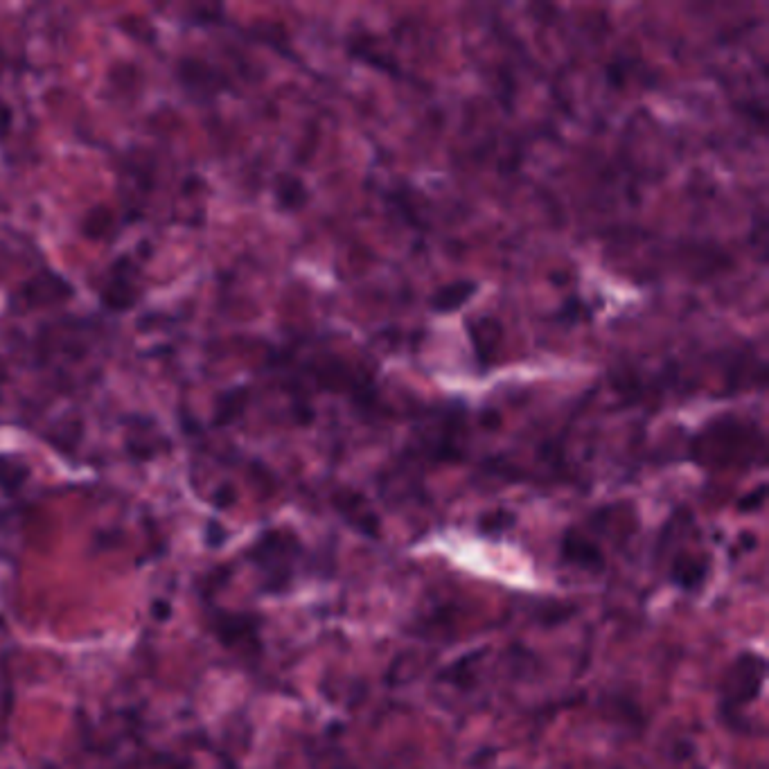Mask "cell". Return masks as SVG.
I'll return each instance as SVG.
<instances>
[{
  "mask_svg": "<svg viewBox=\"0 0 769 769\" xmlns=\"http://www.w3.org/2000/svg\"><path fill=\"white\" fill-rule=\"evenodd\" d=\"M30 476V467L23 463V458L3 454L0 456V488L3 490H19Z\"/></svg>",
  "mask_w": 769,
  "mask_h": 769,
  "instance_id": "10",
  "label": "cell"
},
{
  "mask_svg": "<svg viewBox=\"0 0 769 769\" xmlns=\"http://www.w3.org/2000/svg\"><path fill=\"white\" fill-rule=\"evenodd\" d=\"M75 289L66 278H61L59 273L52 271H43L39 276L30 278L21 289L16 291L14 298V307H23V309H34V307H43V305H55V303H64V300L73 298Z\"/></svg>",
  "mask_w": 769,
  "mask_h": 769,
  "instance_id": "4",
  "label": "cell"
},
{
  "mask_svg": "<svg viewBox=\"0 0 769 769\" xmlns=\"http://www.w3.org/2000/svg\"><path fill=\"white\" fill-rule=\"evenodd\" d=\"M767 661L758 652H742L727 670L722 682V711L731 713L758 700L765 686Z\"/></svg>",
  "mask_w": 769,
  "mask_h": 769,
  "instance_id": "1",
  "label": "cell"
},
{
  "mask_svg": "<svg viewBox=\"0 0 769 769\" xmlns=\"http://www.w3.org/2000/svg\"><path fill=\"white\" fill-rule=\"evenodd\" d=\"M337 506L343 512L348 524L352 528H357L359 533H364L368 537H377L379 535V519L375 517V512L366 506V501L359 497V494H346V497L337 499Z\"/></svg>",
  "mask_w": 769,
  "mask_h": 769,
  "instance_id": "7",
  "label": "cell"
},
{
  "mask_svg": "<svg viewBox=\"0 0 769 769\" xmlns=\"http://www.w3.org/2000/svg\"><path fill=\"white\" fill-rule=\"evenodd\" d=\"M242 395H244L242 388L240 391L222 395V400H219V409H217V418H215L217 424H228L231 420H235V415L240 413V402H244Z\"/></svg>",
  "mask_w": 769,
  "mask_h": 769,
  "instance_id": "11",
  "label": "cell"
},
{
  "mask_svg": "<svg viewBox=\"0 0 769 769\" xmlns=\"http://www.w3.org/2000/svg\"><path fill=\"white\" fill-rule=\"evenodd\" d=\"M560 551H562V560L567 564H573V567L589 571V569H603L605 564L603 551H600L594 542H589L587 537L576 533V530H569V533L564 535Z\"/></svg>",
  "mask_w": 769,
  "mask_h": 769,
  "instance_id": "6",
  "label": "cell"
},
{
  "mask_svg": "<svg viewBox=\"0 0 769 769\" xmlns=\"http://www.w3.org/2000/svg\"><path fill=\"white\" fill-rule=\"evenodd\" d=\"M316 769H352V763L350 760L341 754V751H337L334 747H330V758H325L323 754L316 758Z\"/></svg>",
  "mask_w": 769,
  "mask_h": 769,
  "instance_id": "12",
  "label": "cell"
},
{
  "mask_svg": "<svg viewBox=\"0 0 769 769\" xmlns=\"http://www.w3.org/2000/svg\"><path fill=\"white\" fill-rule=\"evenodd\" d=\"M14 127V109L5 100H0V143L12 134Z\"/></svg>",
  "mask_w": 769,
  "mask_h": 769,
  "instance_id": "13",
  "label": "cell"
},
{
  "mask_svg": "<svg viewBox=\"0 0 769 769\" xmlns=\"http://www.w3.org/2000/svg\"><path fill=\"white\" fill-rule=\"evenodd\" d=\"M300 555V544L294 535L271 530L253 548V560L267 573V585L271 589L287 587L294 578V567Z\"/></svg>",
  "mask_w": 769,
  "mask_h": 769,
  "instance_id": "2",
  "label": "cell"
},
{
  "mask_svg": "<svg viewBox=\"0 0 769 769\" xmlns=\"http://www.w3.org/2000/svg\"><path fill=\"white\" fill-rule=\"evenodd\" d=\"M476 285L474 282H456V285L443 287L431 300V307L436 312H454V309L461 307L465 300H470L474 296Z\"/></svg>",
  "mask_w": 769,
  "mask_h": 769,
  "instance_id": "9",
  "label": "cell"
},
{
  "mask_svg": "<svg viewBox=\"0 0 769 769\" xmlns=\"http://www.w3.org/2000/svg\"><path fill=\"white\" fill-rule=\"evenodd\" d=\"M176 79L185 93L197 97V100H210L226 86V79L215 66L197 57H183L176 64Z\"/></svg>",
  "mask_w": 769,
  "mask_h": 769,
  "instance_id": "5",
  "label": "cell"
},
{
  "mask_svg": "<svg viewBox=\"0 0 769 769\" xmlns=\"http://www.w3.org/2000/svg\"><path fill=\"white\" fill-rule=\"evenodd\" d=\"M138 267L129 255H122L111 264L109 278L100 291V303L113 314H125L138 305L143 289L138 285Z\"/></svg>",
  "mask_w": 769,
  "mask_h": 769,
  "instance_id": "3",
  "label": "cell"
},
{
  "mask_svg": "<svg viewBox=\"0 0 769 769\" xmlns=\"http://www.w3.org/2000/svg\"><path fill=\"white\" fill-rule=\"evenodd\" d=\"M706 576H709V562L706 560H697V558H677L673 564V571H670V578L677 587H682L686 591H693L697 587L704 585Z\"/></svg>",
  "mask_w": 769,
  "mask_h": 769,
  "instance_id": "8",
  "label": "cell"
}]
</instances>
